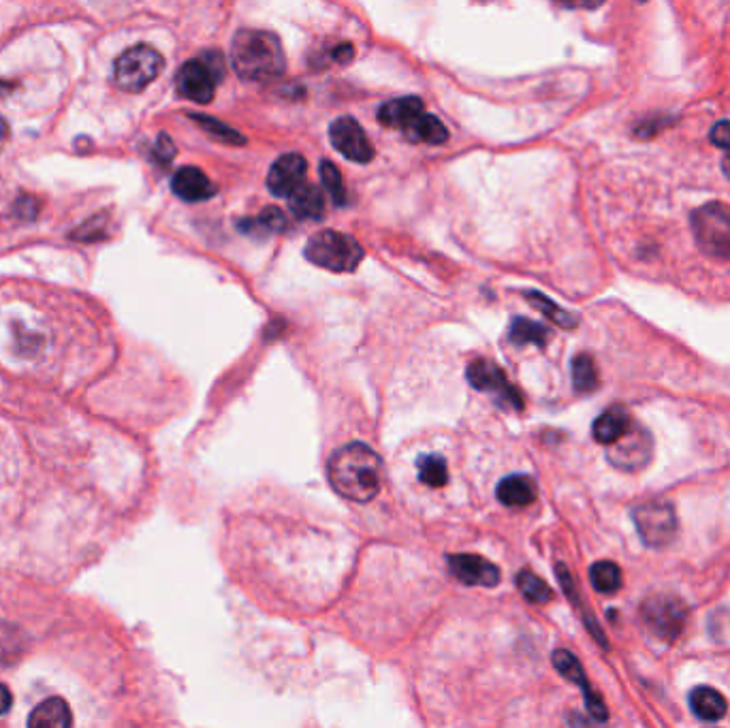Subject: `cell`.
<instances>
[{
	"label": "cell",
	"mask_w": 730,
	"mask_h": 728,
	"mask_svg": "<svg viewBox=\"0 0 730 728\" xmlns=\"http://www.w3.org/2000/svg\"><path fill=\"white\" fill-rule=\"evenodd\" d=\"M327 477L336 494L351 502H372L380 492L383 462L363 442H351L333 451L327 462Z\"/></svg>",
	"instance_id": "6da1fadb"
},
{
	"label": "cell",
	"mask_w": 730,
	"mask_h": 728,
	"mask_svg": "<svg viewBox=\"0 0 730 728\" xmlns=\"http://www.w3.org/2000/svg\"><path fill=\"white\" fill-rule=\"evenodd\" d=\"M231 65L246 82H272L287 69V58L276 35L248 28L233 39Z\"/></svg>",
	"instance_id": "7a4b0ae2"
},
{
	"label": "cell",
	"mask_w": 730,
	"mask_h": 728,
	"mask_svg": "<svg viewBox=\"0 0 730 728\" xmlns=\"http://www.w3.org/2000/svg\"><path fill=\"white\" fill-rule=\"evenodd\" d=\"M304 255L310 263L329 269V272L346 274L355 272L359 263L363 261L365 252L355 237L333 229H325L310 237Z\"/></svg>",
	"instance_id": "3957f363"
},
{
	"label": "cell",
	"mask_w": 730,
	"mask_h": 728,
	"mask_svg": "<svg viewBox=\"0 0 730 728\" xmlns=\"http://www.w3.org/2000/svg\"><path fill=\"white\" fill-rule=\"evenodd\" d=\"M690 227L696 246L707 257L730 259V205L707 203L692 212Z\"/></svg>",
	"instance_id": "277c9868"
},
{
	"label": "cell",
	"mask_w": 730,
	"mask_h": 728,
	"mask_svg": "<svg viewBox=\"0 0 730 728\" xmlns=\"http://www.w3.org/2000/svg\"><path fill=\"white\" fill-rule=\"evenodd\" d=\"M165 69V58L152 45L129 47L114 62V82L124 92H141Z\"/></svg>",
	"instance_id": "5b68a950"
},
{
	"label": "cell",
	"mask_w": 730,
	"mask_h": 728,
	"mask_svg": "<svg viewBox=\"0 0 730 728\" xmlns=\"http://www.w3.org/2000/svg\"><path fill=\"white\" fill-rule=\"evenodd\" d=\"M222 75H225V65L220 54L208 52L199 60L184 62L176 75V86L184 99L205 105L214 99Z\"/></svg>",
	"instance_id": "8992f818"
},
{
	"label": "cell",
	"mask_w": 730,
	"mask_h": 728,
	"mask_svg": "<svg viewBox=\"0 0 730 728\" xmlns=\"http://www.w3.org/2000/svg\"><path fill=\"white\" fill-rule=\"evenodd\" d=\"M641 620L658 639L675 641L688 624V605L673 594L649 596L641 605Z\"/></svg>",
	"instance_id": "52a82bcc"
},
{
	"label": "cell",
	"mask_w": 730,
	"mask_h": 728,
	"mask_svg": "<svg viewBox=\"0 0 730 728\" xmlns=\"http://www.w3.org/2000/svg\"><path fill=\"white\" fill-rule=\"evenodd\" d=\"M634 526L649 547H664L675 541L677 536V515L671 504L649 502L639 504L632 511Z\"/></svg>",
	"instance_id": "ba28073f"
},
{
	"label": "cell",
	"mask_w": 730,
	"mask_h": 728,
	"mask_svg": "<svg viewBox=\"0 0 730 728\" xmlns=\"http://www.w3.org/2000/svg\"><path fill=\"white\" fill-rule=\"evenodd\" d=\"M652 453H654L652 436H649L645 427L632 421L628 430L611 445L609 460L615 468L637 472L649 464Z\"/></svg>",
	"instance_id": "9c48e42d"
},
{
	"label": "cell",
	"mask_w": 730,
	"mask_h": 728,
	"mask_svg": "<svg viewBox=\"0 0 730 728\" xmlns=\"http://www.w3.org/2000/svg\"><path fill=\"white\" fill-rule=\"evenodd\" d=\"M331 146L353 163H370L374 146L355 118L342 116L329 126Z\"/></svg>",
	"instance_id": "30bf717a"
},
{
	"label": "cell",
	"mask_w": 730,
	"mask_h": 728,
	"mask_svg": "<svg viewBox=\"0 0 730 728\" xmlns=\"http://www.w3.org/2000/svg\"><path fill=\"white\" fill-rule=\"evenodd\" d=\"M466 378H468V383L476 391L496 393L500 402H506V404H511L515 408H521L523 406L521 395L509 383V378H506V374L496 366L494 361H489V359H476V361H472L470 366H468Z\"/></svg>",
	"instance_id": "8fae6325"
},
{
	"label": "cell",
	"mask_w": 730,
	"mask_h": 728,
	"mask_svg": "<svg viewBox=\"0 0 730 728\" xmlns=\"http://www.w3.org/2000/svg\"><path fill=\"white\" fill-rule=\"evenodd\" d=\"M447 564L451 575L466 585L496 588L500 583V568L476 553H455V556H449Z\"/></svg>",
	"instance_id": "7c38bea8"
},
{
	"label": "cell",
	"mask_w": 730,
	"mask_h": 728,
	"mask_svg": "<svg viewBox=\"0 0 730 728\" xmlns=\"http://www.w3.org/2000/svg\"><path fill=\"white\" fill-rule=\"evenodd\" d=\"M308 163L301 154H282L267 173V188L276 197H289L306 182Z\"/></svg>",
	"instance_id": "4fadbf2b"
},
{
	"label": "cell",
	"mask_w": 730,
	"mask_h": 728,
	"mask_svg": "<svg viewBox=\"0 0 730 728\" xmlns=\"http://www.w3.org/2000/svg\"><path fill=\"white\" fill-rule=\"evenodd\" d=\"M553 664H555V669H558L566 679H570V682L577 684L583 690L587 711H590V714L594 716V720L605 722L609 718L607 707H605V703H602L598 699L596 692L590 686V682H587V677H585V673L581 669L579 660L573 654H570V652H566V650H558V652L553 654Z\"/></svg>",
	"instance_id": "5bb4252c"
},
{
	"label": "cell",
	"mask_w": 730,
	"mask_h": 728,
	"mask_svg": "<svg viewBox=\"0 0 730 728\" xmlns=\"http://www.w3.org/2000/svg\"><path fill=\"white\" fill-rule=\"evenodd\" d=\"M171 188L182 201H188V203L208 201L216 195L214 182L197 167L178 169L176 176H173V180H171Z\"/></svg>",
	"instance_id": "9a60e30c"
},
{
	"label": "cell",
	"mask_w": 730,
	"mask_h": 728,
	"mask_svg": "<svg viewBox=\"0 0 730 728\" xmlns=\"http://www.w3.org/2000/svg\"><path fill=\"white\" fill-rule=\"evenodd\" d=\"M404 137L410 141V144H430V146H438L444 144L449 139V131L436 116L421 112L415 120L408 122L402 129Z\"/></svg>",
	"instance_id": "2e32d148"
},
{
	"label": "cell",
	"mask_w": 730,
	"mask_h": 728,
	"mask_svg": "<svg viewBox=\"0 0 730 728\" xmlns=\"http://www.w3.org/2000/svg\"><path fill=\"white\" fill-rule=\"evenodd\" d=\"M421 112H425L423 101L417 97H402L385 103L378 109V122L389 126V129H404L408 122L415 120Z\"/></svg>",
	"instance_id": "e0dca14e"
},
{
	"label": "cell",
	"mask_w": 730,
	"mask_h": 728,
	"mask_svg": "<svg viewBox=\"0 0 730 728\" xmlns=\"http://www.w3.org/2000/svg\"><path fill=\"white\" fill-rule=\"evenodd\" d=\"M496 498L504 506H528L536 500V483L526 474H513L498 483Z\"/></svg>",
	"instance_id": "ac0fdd59"
},
{
	"label": "cell",
	"mask_w": 730,
	"mask_h": 728,
	"mask_svg": "<svg viewBox=\"0 0 730 728\" xmlns=\"http://www.w3.org/2000/svg\"><path fill=\"white\" fill-rule=\"evenodd\" d=\"M630 423L632 419L622 406H611L594 421L592 434L600 445H613V442L628 430Z\"/></svg>",
	"instance_id": "d6986e66"
},
{
	"label": "cell",
	"mask_w": 730,
	"mask_h": 728,
	"mask_svg": "<svg viewBox=\"0 0 730 728\" xmlns=\"http://www.w3.org/2000/svg\"><path fill=\"white\" fill-rule=\"evenodd\" d=\"M73 724V716L69 705L54 696V699L43 701L35 707L33 714L28 718L30 728H67Z\"/></svg>",
	"instance_id": "ffe728a7"
},
{
	"label": "cell",
	"mask_w": 730,
	"mask_h": 728,
	"mask_svg": "<svg viewBox=\"0 0 730 728\" xmlns=\"http://www.w3.org/2000/svg\"><path fill=\"white\" fill-rule=\"evenodd\" d=\"M289 208L297 218L319 220L325 214V197L314 184L304 182L289 197Z\"/></svg>",
	"instance_id": "44dd1931"
},
{
	"label": "cell",
	"mask_w": 730,
	"mask_h": 728,
	"mask_svg": "<svg viewBox=\"0 0 730 728\" xmlns=\"http://www.w3.org/2000/svg\"><path fill=\"white\" fill-rule=\"evenodd\" d=\"M690 707L703 722H718L726 716V711H728V703L724 696L718 690L707 688V686L692 690Z\"/></svg>",
	"instance_id": "7402d4cb"
},
{
	"label": "cell",
	"mask_w": 730,
	"mask_h": 728,
	"mask_svg": "<svg viewBox=\"0 0 730 728\" xmlns=\"http://www.w3.org/2000/svg\"><path fill=\"white\" fill-rule=\"evenodd\" d=\"M287 229V216H284L274 205H269L263 212H259L257 216L246 218L240 223V231L250 235V237H265L272 233H280Z\"/></svg>",
	"instance_id": "603a6c76"
},
{
	"label": "cell",
	"mask_w": 730,
	"mask_h": 728,
	"mask_svg": "<svg viewBox=\"0 0 730 728\" xmlns=\"http://www.w3.org/2000/svg\"><path fill=\"white\" fill-rule=\"evenodd\" d=\"M549 336H551V331L545 325L530 321V319H523V316L513 319L511 329H509V340L517 346H523V344L543 346V344H547Z\"/></svg>",
	"instance_id": "cb8c5ba5"
},
{
	"label": "cell",
	"mask_w": 730,
	"mask_h": 728,
	"mask_svg": "<svg viewBox=\"0 0 730 728\" xmlns=\"http://www.w3.org/2000/svg\"><path fill=\"white\" fill-rule=\"evenodd\" d=\"M417 468H419V479L425 485L442 487V485H447V481H449L447 462H444V457H440L436 453L421 455L417 460Z\"/></svg>",
	"instance_id": "d4e9b609"
},
{
	"label": "cell",
	"mask_w": 730,
	"mask_h": 728,
	"mask_svg": "<svg viewBox=\"0 0 730 728\" xmlns=\"http://www.w3.org/2000/svg\"><path fill=\"white\" fill-rule=\"evenodd\" d=\"M590 581L600 594H613L622 588V571L613 562H596L590 568Z\"/></svg>",
	"instance_id": "484cf974"
},
{
	"label": "cell",
	"mask_w": 730,
	"mask_h": 728,
	"mask_svg": "<svg viewBox=\"0 0 730 728\" xmlns=\"http://www.w3.org/2000/svg\"><path fill=\"white\" fill-rule=\"evenodd\" d=\"M526 297L530 299V304H532L536 310H541V312L547 316V319H551L555 325L566 327V329H570V327H575V325H577V316H575V314H570V312L562 310L558 304H553L551 299H549V297H545L543 293L528 291V293H526Z\"/></svg>",
	"instance_id": "4316f807"
},
{
	"label": "cell",
	"mask_w": 730,
	"mask_h": 728,
	"mask_svg": "<svg viewBox=\"0 0 730 728\" xmlns=\"http://www.w3.org/2000/svg\"><path fill=\"white\" fill-rule=\"evenodd\" d=\"M517 588H519V592L523 596H526L530 600V603H536V605L549 603L551 596H553L549 585L541 577H536L530 571H521L517 575Z\"/></svg>",
	"instance_id": "83f0119b"
},
{
	"label": "cell",
	"mask_w": 730,
	"mask_h": 728,
	"mask_svg": "<svg viewBox=\"0 0 730 728\" xmlns=\"http://www.w3.org/2000/svg\"><path fill=\"white\" fill-rule=\"evenodd\" d=\"M190 118H193V120L201 126V129H203L205 133H208V135H210V137H214V139H218V141H225V144H231V146H244V144H246V137H244V135H240L237 131H233L231 126L222 124V122H220V120H216V118L201 116V114H193Z\"/></svg>",
	"instance_id": "f1b7e54d"
},
{
	"label": "cell",
	"mask_w": 730,
	"mask_h": 728,
	"mask_svg": "<svg viewBox=\"0 0 730 728\" xmlns=\"http://www.w3.org/2000/svg\"><path fill=\"white\" fill-rule=\"evenodd\" d=\"M321 180L325 184V191L329 193L331 201L336 203L338 208H344V205L348 203V191H346V184L342 180L340 169L333 165L331 161H323L321 163Z\"/></svg>",
	"instance_id": "f546056e"
},
{
	"label": "cell",
	"mask_w": 730,
	"mask_h": 728,
	"mask_svg": "<svg viewBox=\"0 0 730 728\" xmlns=\"http://www.w3.org/2000/svg\"><path fill=\"white\" fill-rule=\"evenodd\" d=\"M573 383L575 389L581 393H590L598 385V374H596V363L592 357L579 355L573 361Z\"/></svg>",
	"instance_id": "4dcf8cb0"
},
{
	"label": "cell",
	"mask_w": 730,
	"mask_h": 728,
	"mask_svg": "<svg viewBox=\"0 0 730 728\" xmlns=\"http://www.w3.org/2000/svg\"><path fill=\"white\" fill-rule=\"evenodd\" d=\"M173 156H176V144H173L169 135L161 133L152 148V158L158 165H169L173 161Z\"/></svg>",
	"instance_id": "1f68e13d"
},
{
	"label": "cell",
	"mask_w": 730,
	"mask_h": 728,
	"mask_svg": "<svg viewBox=\"0 0 730 728\" xmlns=\"http://www.w3.org/2000/svg\"><path fill=\"white\" fill-rule=\"evenodd\" d=\"M711 144L722 150L730 148V122L722 120L711 129Z\"/></svg>",
	"instance_id": "d6a6232c"
},
{
	"label": "cell",
	"mask_w": 730,
	"mask_h": 728,
	"mask_svg": "<svg viewBox=\"0 0 730 728\" xmlns=\"http://www.w3.org/2000/svg\"><path fill=\"white\" fill-rule=\"evenodd\" d=\"M564 9H596L600 7L605 0H553Z\"/></svg>",
	"instance_id": "836d02e7"
},
{
	"label": "cell",
	"mask_w": 730,
	"mask_h": 728,
	"mask_svg": "<svg viewBox=\"0 0 730 728\" xmlns=\"http://www.w3.org/2000/svg\"><path fill=\"white\" fill-rule=\"evenodd\" d=\"M351 58H353V45L351 43H340L338 47H333V50H331V60L342 62V65Z\"/></svg>",
	"instance_id": "e575fe53"
},
{
	"label": "cell",
	"mask_w": 730,
	"mask_h": 728,
	"mask_svg": "<svg viewBox=\"0 0 730 728\" xmlns=\"http://www.w3.org/2000/svg\"><path fill=\"white\" fill-rule=\"evenodd\" d=\"M11 705H13L11 690L5 684H0V716H5L7 711L11 709Z\"/></svg>",
	"instance_id": "d590c367"
},
{
	"label": "cell",
	"mask_w": 730,
	"mask_h": 728,
	"mask_svg": "<svg viewBox=\"0 0 730 728\" xmlns=\"http://www.w3.org/2000/svg\"><path fill=\"white\" fill-rule=\"evenodd\" d=\"M7 137H9V126H7V122L3 118H0V146L5 144Z\"/></svg>",
	"instance_id": "8d00e7d4"
},
{
	"label": "cell",
	"mask_w": 730,
	"mask_h": 728,
	"mask_svg": "<svg viewBox=\"0 0 730 728\" xmlns=\"http://www.w3.org/2000/svg\"><path fill=\"white\" fill-rule=\"evenodd\" d=\"M722 169L726 173V178L730 180V148L726 150V156H724V161H722Z\"/></svg>",
	"instance_id": "74e56055"
},
{
	"label": "cell",
	"mask_w": 730,
	"mask_h": 728,
	"mask_svg": "<svg viewBox=\"0 0 730 728\" xmlns=\"http://www.w3.org/2000/svg\"><path fill=\"white\" fill-rule=\"evenodd\" d=\"M13 90V84L9 82H0V97H5V94H9Z\"/></svg>",
	"instance_id": "f35d334b"
}]
</instances>
